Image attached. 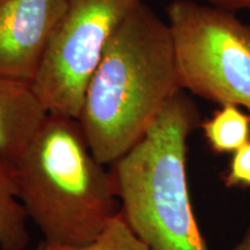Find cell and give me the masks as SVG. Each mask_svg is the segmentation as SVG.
<instances>
[{
	"mask_svg": "<svg viewBox=\"0 0 250 250\" xmlns=\"http://www.w3.org/2000/svg\"><path fill=\"white\" fill-rule=\"evenodd\" d=\"M48 116L33 83L0 77V160L14 167Z\"/></svg>",
	"mask_w": 250,
	"mask_h": 250,
	"instance_id": "52a82bcc",
	"label": "cell"
},
{
	"mask_svg": "<svg viewBox=\"0 0 250 250\" xmlns=\"http://www.w3.org/2000/svg\"><path fill=\"white\" fill-rule=\"evenodd\" d=\"M228 182L250 187V142L234 153Z\"/></svg>",
	"mask_w": 250,
	"mask_h": 250,
	"instance_id": "8fae6325",
	"label": "cell"
},
{
	"mask_svg": "<svg viewBox=\"0 0 250 250\" xmlns=\"http://www.w3.org/2000/svg\"><path fill=\"white\" fill-rule=\"evenodd\" d=\"M167 24L181 89L250 111L249 24L199 0H173Z\"/></svg>",
	"mask_w": 250,
	"mask_h": 250,
	"instance_id": "277c9868",
	"label": "cell"
},
{
	"mask_svg": "<svg viewBox=\"0 0 250 250\" xmlns=\"http://www.w3.org/2000/svg\"><path fill=\"white\" fill-rule=\"evenodd\" d=\"M35 250H151L131 229L121 212L109 221L98 237L86 245L52 246L43 243Z\"/></svg>",
	"mask_w": 250,
	"mask_h": 250,
	"instance_id": "30bf717a",
	"label": "cell"
},
{
	"mask_svg": "<svg viewBox=\"0 0 250 250\" xmlns=\"http://www.w3.org/2000/svg\"><path fill=\"white\" fill-rule=\"evenodd\" d=\"M212 149L235 153L250 142V117L235 104H223L202 124Z\"/></svg>",
	"mask_w": 250,
	"mask_h": 250,
	"instance_id": "9c48e42d",
	"label": "cell"
},
{
	"mask_svg": "<svg viewBox=\"0 0 250 250\" xmlns=\"http://www.w3.org/2000/svg\"><path fill=\"white\" fill-rule=\"evenodd\" d=\"M208 4L218 6L230 12H250V0H202Z\"/></svg>",
	"mask_w": 250,
	"mask_h": 250,
	"instance_id": "7c38bea8",
	"label": "cell"
},
{
	"mask_svg": "<svg viewBox=\"0 0 250 250\" xmlns=\"http://www.w3.org/2000/svg\"><path fill=\"white\" fill-rule=\"evenodd\" d=\"M167 22L142 1L115 34L87 85L78 117L93 154L112 165L181 92Z\"/></svg>",
	"mask_w": 250,
	"mask_h": 250,
	"instance_id": "6da1fadb",
	"label": "cell"
},
{
	"mask_svg": "<svg viewBox=\"0 0 250 250\" xmlns=\"http://www.w3.org/2000/svg\"><path fill=\"white\" fill-rule=\"evenodd\" d=\"M236 250H250V232L247 234V236L242 240V242L240 243L239 248Z\"/></svg>",
	"mask_w": 250,
	"mask_h": 250,
	"instance_id": "4fadbf2b",
	"label": "cell"
},
{
	"mask_svg": "<svg viewBox=\"0 0 250 250\" xmlns=\"http://www.w3.org/2000/svg\"><path fill=\"white\" fill-rule=\"evenodd\" d=\"M196 122V109L181 90L109 170L120 212L151 250H208L187 181V140Z\"/></svg>",
	"mask_w": 250,
	"mask_h": 250,
	"instance_id": "3957f363",
	"label": "cell"
},
{
	"mask_svg": "<svg viewBox=\"0 0 250 250\" xmlns=\"http://www.w3.org/2000/svg\"><path fill=\"white\" fill-rule=\"evenodd\" d=\"M13 173L18 199L46 245H86L120 212L110 171L74 118L49 114Z\"/></svg>",
	"mask_w": 250,
	"mask_h": 250,
	"instance_id": "7a4b0ae2",
	"label": "cell"
},
{
	"mask_svg": "<svg viewBox=\"0 0 250 250\" xmlns=\"http://www.w3.org/2000/svg\"><path fill=\"white\" fill-rule=\"evenodd\" d=\"M66 0H0V77L33 83Z\"/></svg>",
	"mask_w": 250,
	"mask_h": 250,
	"instance_id": "8992f818",
	"label": "cell"
},
{
	"mask_svg": "<svg viewBox=\"0 0 250 250\" xmlns=\"http://www.w3.org/2000/svg\"><path fill=\"white\" fill-rule=\"evenodd\" d=\"M28 215L17 197L13 167L0 160V247L24 250L29 242Z\"/></svg>",
	"mask_w": 250,
	"mask_h": 250,
	"instance_id": "ba28073f",
	"label": "cell"
},
{
	"mask_svg": "<svg viewBox=\"0 0 250 250\" xmlns=\"http://www.w3.org/2000/svg\"><path fill=\"white\" fill-rule=\"evenodd\" d=\"M143 0H66L33 86L49 114L78 120L88 81L122 23Z\"/></svg>",
	"mask_w": 250,
	"mask_h": 250,
	"instance_id": "5b68a950",
	"label": "cell"
}]
</instances>
